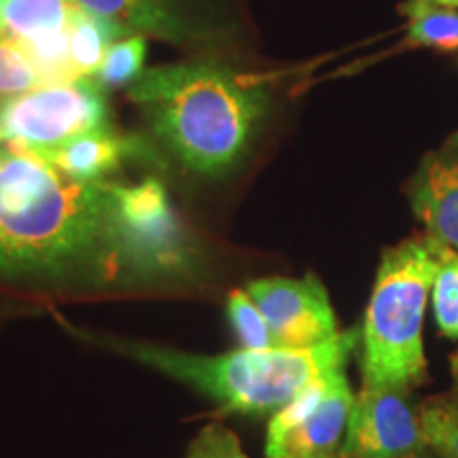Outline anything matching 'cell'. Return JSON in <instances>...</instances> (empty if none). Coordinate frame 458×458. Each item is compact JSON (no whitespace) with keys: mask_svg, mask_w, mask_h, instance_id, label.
Masks as SVG:
<instances>
[{"mask_svg":"<svg viewBox=\"0 0 458 458\" xmlns=\"http://www.w3.org/2000/svg\"><path fill=\"white\" fill-rule=\"evenodd\" d=\"M119 182L74 181L0 136V278H147L119 210Z\"/></svg>","mask_w":458,"mask_h":458,"instance_id":"obj_1","label":"cell"},{"mask_svg":"<svg viewBox=\"0 0 458 458\" xmlns=\"http://www.w3.org/2000/svg\"><path fill=\"white\" fill-rule=\"evenodd\" d=\"M156 134L187 168L219 174L244 156L263 114V94L225 68H147L130 85Z\"/></svg>","mask_w":458,"mask_h":458,"instance_id":"obj_2","label":"cell"},{"mask_svg":"<svg viewBox=\"0 0 458 458\" xmlns=\"http://www.w3.org/2000/svg\"><path fill=\"white\" fill-rule=\"evenodd\" d=\"M359 342L360 329H348L310 348H240L219 357L189 354L156 344H106L125 357L198 388L225 411L266 416L276 414L312 380L346 368Z\"/></svg>","mask_w":458,"mask_h":458,"instance_id":"obj_3","label":"cell"},{"mask_svg":"<svg viewBox=\"0 0 458 458\" xmlns=\"http://www.w3.org/2000/svg\"><path fill=\"white\" fill-rule=\"evenodd\" d=\"M448 250L425 233L382 253L360 327L363 386L410 393L427 380L425 312Z\"/></svg>","mask_w":458,"mask_h":458,"instance_id":"obj_4","label":"cell"},{"mask_svg":"<svg viewBox=\"0 0 458 458\" xmlns=\"http://www.w3.org/2000/svg\"><path fill=\"white\" fill-rule=\"evenodd\" d=\"M102 128H108V108L91 77L43 83L0 106V136L43 159Z\"/></svg>","mask_w":458,"mask_h":458,"instance_id":"obj_5","label":"cell"},{"mask_svg":"<svg viewBox=\"0 0 458 458\" xmlns=\"http://www.w3.org/2000/svg\"><path fill=\"white\" fill-rule=\"evenodd\" d=\"M427 445L420 411L410 403L408 391L388 386H363L354 394L344 458H408Z\"/></svg>","mask_w":458,"mask_h":458,"instance_id":"obj_6","label":"cell"},{"mask_svg":"<svg viewBox=\"0 0 458 458\" xmlns=\"http://www.w3.org/2000/svg\"><path fill=\"white\" fill-rule=\"evenodd\" d=\"M270 327L276 348H310L340 334L327 289L314 274L261 278L246 286Z\"/></svg>","mask_w":458,"mask_h":458,"instance_id":"obj_7","label":"cell"},{"mask_svg":"<svg viewBox=\"0 0 458 458\" xmlns=\"http://www.w3.org/2000/svg\"><path fill=\"white\" fill-rule=\"evenodd\" d=\"M119 210L147 278L189 270L193 249L172 210L168 193L156 179L119 185Z\"/></svg>","mask_w":458,"mask_h":458,"instance_id":"obj_8","label":"cell"},{"mask_svg":"<svg viewBox=\"0 0 458 458\" xmlns=\"http://www.w3.org/2000/svg\"><path fill=\"white\" fill-rule=\"evenodd\" d=\"M408 196L427 236L458 250V131L422 159Z\"/></svg>","mask_w":458,"mask_h":458,"instance_id":"obj_9","label":"cell"},{"mask_svg":"<svg viewBox=\"0 0 458 458\" xmlns=\"http://www.w3.org/2000/svg\"><path fill=\"white\" fill-rule=\"evenodd\" d=\"M354 403L352 388L344 369L331 377L327 394L310 418L278 442L266 444L267 458H320L340 452Z\"/></svg>","mask_w":458,"mask_h":458,"instance_id":"obj_10","label":"cell"},{"mask_svg":"<svg viewBox=\"0 0 458 458\" xmlns=\"http://www.w3.org/2000/svg\"><path fill=\"white\" fill-rule=\"evenodd\" d=\"M142 151L145 148L140 142L114 134L111 128H102L88 131L57 148L54 156L47 157V162L74 181L94 182L105 181L106 174L122 168L125 159L139 156Z\"/></svg>","mask_w":458,"mask_h":458,"instance_id":"obj_11","label":"cell"},{"mask_svg":"<svg viewBox=\"0 0 458 458\" xmlns=\"http://www.w3.org/2000/svg\"><path fill=\"white\" fill-rule=\"evenodd\" d=\"M77 13L74 0H0V37L26 45L66 32Z\"/></svg>","mask_w":458,"mask_h":458,"instance_id":"obj_12","label":"cell"},{"mask_svg":"<svg viewBox=\"0 0 458 458\" xmlns=\"http://www.w3.org/2000/svg\"><path fill=\"white\" fill-rule=\"evenodd\" d=\"M74 3L117 28L123 38H128L131 32L136 37H142L145 32L164 38L179 37V26L164 0H74Z\"/></svg>","mask_w":458,"mask_h":458,"instance_id":"obj_13","label":"cell"},{"mask_svg":"<svg viewBox=\"0 0 458 458\" xmlns=\"http://www.w3.org/2000/svg\"><path fill=\"white\" fill-rule=\"evenodd\" d=\"M119 38L123 37L117 28L79 7L68 26V55L74 77H94L108 47Z\"/></svg>","mask_w":458,"mask_h":458,"instance_id":"obj_14","label":"cell"},{"mask_svg":"<svg viewBox=\"0 0 458 458\" xmlns=\"http://www.w3.org/2000/svg\"><path fill=\"white\" fill-rule=\"evenodd\" d=\"M410 17L408 38L418 47H431L442 51H458V11L437 4L410 0L403 4Z\"/></svg>","mask_w":458,"mask_h":458,"instance_id":"obj_15","label":"cell"},{"mask_svg":"<svg viewBox=\"0 0 458 458\" xmlns=\"http://www.w3.org/2000/svg\"><path fill=\"white\" fill-rule=\"evenodd\" d=\"M425 442L439 458H458V394H437L422 403Z\"/></svg>","mask_w":458,"mask_h":458,"instance_id":"obj_16","label":"cell"},{"mask_svg":"<svg viewBox=\"0 0 458 458\" xmlns=\"http://www.w3.org/2000/svg\"><path fill=\"white\" fill-rule=\"evenodd\" d=\"M147 43L145 37H128L114 41L102 57L98 71L91 79L105 88H122L125 83H134L142 72Z\"/></svg>","mask_w":458,"mask_h":458,"instance_id":"obj_17","label":"cell"},{"mask_svg":"<svg viewBox=\"0 0 458 458\" xmlns=\"http://www.w3.org/2000/svg\"><path fill=\"white\" fill-rule=\"evenodd\" d=\"M43 83V74L26 49L0 37V106Z\"/></svg>","mask_w":458,"mask_h":458,"instance_id":"obj_18","label":"cell"},{"mask_svg":"<svg viewBox=\"0 0 458 458\" xmlns=\"http://www.w3.org/2000/svg\"><path fill=\"white\" fill-rule=\"evenodd\" d=\"M433 317L445 340H458V250H448L431 289Z\"/></svg>","mask_w":458,"mask_h":458,"instance_id":"obj_19","label":"cell"},{"mask_svg":"<svg viewBox=\"0 0 458 458\" xmlns=\"http://www.w3.org/2000/svg\"><path fill=\"white\" fill-rule=\"evenodd\" d=\"M227 317L246 351H267L274 348L267 320L246 291H232L227 297Z\"/></svg>","mask_w":458,"mask_h":458,"instance_id":"obj_20","label":"cell"},{"mask_svg":"<svg viewBox=\"0 0 458 458\" xmlns=\"http://www.w3.org/2000/svg\"><path fill=\"white\" fill-rule=\"evenodd\" d=\"M335 371H340V369H335ZM335 371H329V374L312 380L310 385L303 386L301 391L284 405V408H280L276 414H272L270 425H267L266 444L278 442L280 437H284L286 433L293 431V428L300 427L306 418H310L314 414V410L318 408L320 401H323L325 394H327L329 382H331V377H334Z\"/></svg>","mask_w":458,"mask_h":458,"instance_id":"obj_21","label":"cell"},{"mask_svg":"<svg viewBox=\"0 0 458 458\" xmlns=\"http://www.w3.org/2000/svg\"><path fill=\"white\" fill-rule=\"evenodd\" d=\"M187 458H249L238 437L223 425H210L198 435Z\"/></svg>","mask_w":458,"mask_h":458,"instance_id":"obj_22","label":"cell"},{"mask_svg":"<svg viewBox=\"0 0 458 458\" xmlns=\"http://www.w3.org/2000/svg\"><path fill=\"white\" fill-rule=\"evenodd\" d=\"M450 374H452V380H454V388H452V393L458 394V352L450 360Z\"/></svg>","mask_w":458,"mask_h":458,"instance_id":"obj_23","label":"cell"},{"mask_svg":"<svg viewBox=\"0 0 458 458\" xmlns=\"http://www.w3.org/2000/svg\"><path fill=\"white\" fill-rule=\"evenodd\" d=\"M422 3H431V4H437V7H448V9L458 7V0H422Z\"/></svg>","mask_w":458,"mask_h":458,"instance_id":"obj_24","label":"cell"},{"mask_svg":"<svg viewBox=\"0 0 458 458\" xmlns=\"http://www.w3.org/2000/svg\"><path fill=\"white\" fill-rule=\"evenodd\" d=\"M408 458H439V456L435 454V452H433L431 448H428V445H425V448L414 452V454H410Z\"/></svg>","mask_w":458,"mask_h":458,"instance_id":"obj_25","label":"cell"},{"mask_svg":"<svg viewBox=\"0 0 458 458\" xmlns=\"http://www.w3.org/2000/svg\"><path fill=\"white\" fill-rule=\"evenodd\" d=\"M320 458H344L340 452H335V454H329V456H320Z\"/></svg>","mask_w":458,"mask_h":458,"instance_id":"obj_26","label":"cell"}]
</instances>
